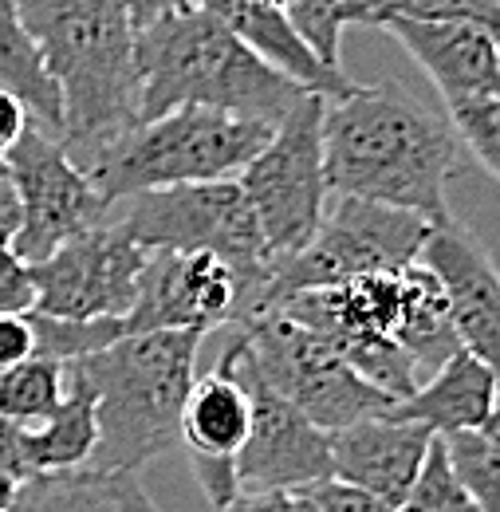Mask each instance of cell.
<instances>
[{
  "label": "cell",
  "instance_id": "obj_8",
  "mask_svg": "<svg viewBox=\"0 0 500 512\" xmlns=\"http://www.w3.org/2000/svg\"><path fill=\"white\" fill-rule=\"evenodd\" d=\"M119 225L142 249L221 256L245 284L241 312L260 296V288L272 276V256L264 245L260 221L237 178L134 193Z\"/></svg>",
  "mask_w": 500,
  "mask_h": 512
},
{
  "label": "cell",
  "instance_id": "obj_35",
  "mask_svg": "<svg viewBox=\"0 0 500 512\" xmlns=\"http://www.w3.org/2000/svg\"><path fill=\"white\" fill-rule=\"evenodd\" d=\"M28 111H24V103L16 99V95H8V91H0V162L8 158V150L20 142V134L28 130Z\"/></svg>",
  "mask_w": 500,
  "mask_h": 512
},
{
  "label": "cell",
  "instance_id": "obj_14",
  "mask_svg": "<svg viewBox=\"0 0 500 512\" xmlns=\"http://www.w3.org/2000/svg\"><path fill=\"white\" fill-rule=\"evenodd\" d=\"M252 398V426L237 453L241 493L264 489H312L331 481V434L304 418L292 402L268 386L237 379Z\"/></svg>",
  "mask_w": 500,
  "mask_h": 512
},
{
  "label": "cell",
  "instance_id": "obj_36",
  "mask_svg": "<svg viewBox=\"0 0 500 512\" xmlns=\"http://www.w3.org/2000/svg\"><path fill=\"white\" fill-rule=\"evenodd\" d=\"M123 4H126L130 24H134V32H142V28L158 24V20L174 16V12H186V8H193V0H123Z\"/></svg>",
  "mask_w": 500,
  "mask_h": 512
},
{
  "label": "cell",
  "instance_id": "obj_31",
  "mask_svg": "<svg viewBox=\"0 0 500 512\" xmlns=\"http://www.w3.org/2000/svg\"><path fill=\"white\" fill-rule=\"evenodd\" d=\"M36 355H40V331H36L32 312L0 316V375Z\"/></svg>",
  "mask_w": 500,
  "mask_h": 512
},
{
  "label": "cell",
  "instance_id": "obj_29",
  "mask_svg": "<svg viewBox=\"0 0 500 512\" xmlns=\"http://www.w3.org/2000/svg\"><path fill=\"white\" fill-rule=\"evenodd\" d=\"M343 0H296L288 8L292 28L304 36V44L312 48L315 56L327 67H339V36H343Z\"/></svg>",
  "mask_w": 500,
  "mask_h": 512
},
{
  "label": "cell",
  "instance_id": "obj_42",
  "mask_svg": "<svg viewBox=\"0 0 500 512\" xmlns=\"http://www.w3.org/2000/svg\"><path fill=\"white\" fill-rule=\"evenodd\" d=\"M493 4H497V8H500V0H493Z\"/></svg>",
  "mask_w": 500,
  "mask_h": 512
},
{
  "label": "cell",
  "instance_id": "obj_28",
  "mask_svg": "<svg viewBox=\"0 0 500 512\" xmlns=\"http://www.w3.org/2000/svg\"><path fill=\"white\" fill-rule=\"evenodd\" d=\"M398 512H481L477 501L449 473V461H445V449H441L438 438H434V449H430L414 489L406 493V501L398 505Z\"/></svg>",
  "mask_w": 500,
  "mask_h": 512
},
{
  "label": "cell",
  "instance_id": "obj_7",
  "mask_svg": "<svg viewBox=\"0 0 500 512\" xmlns=\"http://www.w3.org/2000/svg\"><path fill=\"white\" fill-rule=\"evenodd\" d=\"M426 233H430V217L363 201V197H335L327 201L323 225L312 241L288 260H272L268 284L237 320L260 316L296 292L335 288L375 272H402L418 264Z\"/></svg>",
  "mask_w": 500,
  "mask_h": 512
},
{
  "label": "cell",
  "instance_id": "obj_10",
  "mask_svg": "<svg viewBox=\"0 0 500 512\" xmlns=\"http://www.w3.org/2000/svg\"><path fill=\"white\" fill-rule=\"evenodd\" d=\"M146 260L150 249H142L119 221L83 229L40 264H32V312L67 323L123 320L138 300Z\"/></svg>",
  "mask_w": 500,
  "mask_h": 512
},
{
  "label": "cell",
  "instance_id": "obj_41",
  "mask_svg": "<svg viewBox=\"0 0 500 512\" xmlns=\"http://www.w3.org/2000/svg\"><path fill=\"white\" fill-rule=\"evenodd\" d=\"M4 174H8V166H4V162H0V178H4Z\"/></svg>",
  "mask_w": 500,
  "mask_h": 512
},
{
  "label": "cell",
  "instance_id": "obj_19",
  "mask_svg": "<svg viewBox=\"0 0 500 512\" xmlns=\"http://www.w3.org/2000/svg\"><path fill=\"white\" fill-rule=\"evenodd\" d=\"M500 379L469 351H457L441 363L434 375H426L418 390L390 406L394 418L426 426L434 438L481 430L493 402H497Z\"/></svg>",
  "mask_w": 500,
  "mask_h": 512
},
{
  "label": "cell",
  "instance_id": "obj_40",
  "mask_svg": "<svg viewBox=\"0 0 500 512\" xmlns=\"http://www.w3.org/2000/svg\"><path fill=\"white\" fill-rule=\"evenodd\" d=\"M264 4H272V8H280V12H288L296 0H264Z\"/></svg>",
  "mask_w": 500,
  "mask_h": 512
},
{
  "label": "cell",
  "instance_id": "obj_1",
  "mask_svg": "<svg viewBox=\"0 0 500 512\" xmlns=\"http://www.w3.org/2000/svg\"><path fill=\"white\" fill-rule=\"evenodd\" d=\"M323 174L331 197H363L434 221L449 213L445 190L461 174V142L402 83H355L323 107Z\"/></svg>",
  "mask_w": 500,
  "mask_h": 512
},
{
  "label": "cell",
  "instance_id": "obj_22",
  "mask_svg": "<svg viewBox=\"0 0 500 512\" xmlns=\"http://www.w3.org/2000/svg\"><path fill=\"white\" fill-rule=\"evenodd\" d=\"M99 446V422H95V390L91 383L67 363V394L60 410L40 422L24 426V453L28 469L36 473H60V469H79L91 461Z\"/></svg>",
  "mask_w": 500,
  "mask_h": 512
},
{
  "label": "cell",
  "instance_id": "obj_6",
  "mask_svg": "<svg viewBox=\"0 0 500 512\" xmlns=\"http://www.w3.org/2000/svg\"><path fill=\"white\" fill-rule=\"evenodd\" d=\"M217 371L268 386L327 434L394 406V398L363 383L323 335L280 312L237 320V335L225 343Z\"/></svg>",
  "mask_w": 500,
  "mask_h": 512
},
{
  "label": "cell",
  "instance_id": "obj_37",
  "mask_svg": "<svg viewBox=\"0 0 500 512\" xmlns=\"http://www.w3.org/2000/svg\"><path fill=\"white\" fill-rule=\"evenodd\" d=\"M20 197H16V186L8 182V174L0 178V249H12L16 237H20Z\"/></svg>",
  "mask_w": 500,
  "mask_h": 512
},
{
  "label": "cell",
  "instance_id": "obj_39",
  "mask_svg": "<svg viewBox=\"0 0 500 512\" xmlns=\"http://www.w3.org/2000/svg\"><path fill=\"white\" fill-rule=\"evenodd\" d=\"M481 434H485L493 446H500V390H497V402H493V410H489V418H485V426H481Z\"/></svg>",
  "mask_w": 500,
  "mask_h": 512
},
{
  "label": "cell",
  "instance_id": "obj_12",
  "mask_svg": "<svg viewBox=\"0 0 500 512\" xmlns=\"http://www.w3.org/2000/svg\"><path fill=\"white\" fill-rule=\"evenodd\" d=\"M241 304H245V284L221 256L150 249L138 300L119 323L123 335L209 331L237 320Z\"/></svg>",
  "mask_w": 500,
  "mask_h": 512
},
{
  "label": "cell",
  "instance_id": "obj_15",
  "mask_svg": "<svg viewBox=\"0 0 500 512\" xmlns=\"http://www.w3.org/2000/svg\"><path fill=\"white\" fill-rule=\"evenodd\" d=\"M249 426L252 398L233 375L213 367L209 375L193 379L186 410H182V446L213 512L225 509L241 493L237 453L249 438Z\"/></svg>",
  "mask_w": 500,
  "mask_h": 512
},
{
  "label": "cell",
  "instance_id": "obj_13",
  "mask_svg": "<svg viewBox=\"0 0 500 512\" xmlns=\"http://www.w3.org/2000/svg\"><path fill=\"white\" fill-rule=\"evenodd\" d=\"M441 284L461 347L500 379V268L489 245L453 213L434 217L418 256Z\"/></svg>",
  "mask_w": 500,
  "mask_h": 512
},
{
  "label": "cell",
  "instance_id": "obj_16",
  "mask_svg": "<svg viewBox=\"0 0 500 512\" xmlns=\"http://www.w3.org/2000/svg\"><path fill=\"white\" fill-rule=\"evenodd\" d=\"M434 434L418 422H402L390 410L359 418L331 434V481L355 485L386 505H402L414 489Z\"/></svg>",
  "mask_w": 500,
  "mask_h": 512
},
{
  "label": "cell",
  "instance_id": "obj_5",
  "mask_svg": "<svg viewBox=\"0 0 500 512\" xmlns=\"http://www.w3.org/2000/svg\"><path fill=\"white\" fill-rule=\"evenodd\" d=\"M272 123L205 107H178L119 134L91 166L107 205L134 193L237 178L272 138Z\"/></svg>",
  "mask_w": 500,
  "mask_h": 512
},
{
  "label": "cell",
  "instance_id": "obj_18",
  "mask_svg": "<svg viewBox=\"0 0 500 512\" xmlns=\"http://www.w3.org/2000/svg\"><path fill=\"white\" fill-rule=\"evenodd\" d=\"M193 8H205L209 16H217L229 32H237L252 52L268 67H276L284 79H292L296 87L323 95V99H343L355 83L327 67L312 48L304 44V36L292 28L288 12L264 4V0H193Z\"/></svg>",
  "mask_w": 500,
  "mask_h": 512
},
{
  "label": "cell",
  "instance_id": "obj_20",
  "mask_svg": "<svg viewBox=\"0 0 500 512\" xmlns=\"http://www.w3.org/2000/svg\"><path fill=\"white\" fill-rule=\"evenodd\" d=\"M12 512H158L138 473H111L95 465L36 473L20 485Z\"/></svg>",
  "mask_w": 500,
  "mask_h": 512
},
{
  "label": "cell",
  "instance_id": "obj_17",
  "mask_svg": "<svg viewBox=\"0 0 500 512\" xmlns=\"http://www.w3.org/2000/svg\"><path fill=\"white\" fill-rule=\"evenodd\" d=\"M422 67L445 107L500 95V36L461 20H390L382 24Z\"/></svg>",
  "mask_w": 500,
  "mask_h": 512
},
{
  "label": "cell",
  "instance_id": "obj_2",
  "mask_svg": "<svg viewBox=\"0 0 500 512\" xmlns=\"http://www.w3.org/2000/svg\"><path fill=\"white\" fill-rule=\"evenodd\" d=\"M63 99L60 146L91 166L119 134L138 127L134 24L123 0H16Z\"/></svg>",
  "mask_w": 500,
  "mask_h": 512
},
{
  "label": "cell",
  "instance_id": "obj_25",
  "mask_svg": "<svg viewBox=\"0 0 500 512\" xmlns=\"http://www.w3.org/2000/svg\"><path fill=\"white\" fill-rule=\"evenodd\" d=\"M343 28H382L390 20H461L500 36V8L493 0H343Z\"/></svg>",
  "mask_w": 500,
  "mask_h": 512
},
{
  "label": "cell",
  "instance_id": "obj_4",
  "mask_svg": "<svg viewBox=\"0 0 500 512\" xmlns=\"http://www.w3.org/2000/svg\"><path fill=\"white\" fill-rule=\"evenodd\" d=\"M201 339L205 331H142L71 363L95 390L99 446L87 465L138 473L182 446V410L197 379Z\"/></svg>",
  "mask_w": 500,
  "mask_h": 512
},
{
  "label": "cell",
  "instance_id": "obj_24",
  "mask_svg": "<svg viewBox=\"0 0 500 512\" xmlns=\"http://www.w3.org/2000/svg\"><path fill=\"white\" fill-rule=\"evenodd\" d=\"M67 394V363L56 359H24L20 367L0 375V418L16 426H40L60 410Z\"/></svg>",
  "mask_w": 500,
  "mask_h": 512
},
{
  "label": "cell",
  "instance_id": "obj_11",
  "mask_svg": "<svg viewBox=\"0 0 500 512\" xmlns=\"http://www.w3.org/2000/svg\"><path fill=\"white\" fill-rule=\"evenodd\" d=\"M8 182L20 197V237H16V256L28 264H40L48 253H56L63 241H71L83 229L103 225L107 217V197L95 190L91 174L71 162L52 134L32 127L20 134V142L4 158Z\"/></svg>",
  "mask_w": 500,
  "mask_h": 512
},
{
  "label": "cell",
  "instance_id": "obj_3",
  "mask_svg": "<svg viewBox=\"0 0 500 512\" xmlns=\"http://www.w3.org/2000/svg\"><path fill=\"white\" fill-rule=\"evenodd\" d=\"M134 67L138 123L178 107H205L276 127L304 95H312L264 64L205 8L174 12L134 32Z\"/></svg>",
  "mask_w": 500,
  "mask_h": 512
},
{
  "label": "cell",
  "instance_id": "obj_38",
  "mask_svg": "<svg viewBox=\"0 0 500 512\" xmlns=\"http://www.w3.org/2000/svg\"><path fill=\"white\" fill-rule=\"evenodd\" d=\"M20 477H12L8 469H0V512H12V505H16V493H20Z\"/></svg>",
  "mask_w": 500,
  "mask_h": 512
},
{
  "label": "cell",
  "instance_id": "obj_9",
  "mask_svg": "<svg viewBox=\"0 0 500 512\" xmlns=\"http://www.w3.org/2000/svg\"><path fill=\"white\" fill-rule=\"evenodd\" d=\"M323 107V95H304L237 174L272 260L296 256L323 225L331 201L323 174Z\"/></svg>",
  "mask_w": 500,
  "mask_h": 512
},
{
  "label": "cell",
  "instance_id": "obj_21",
  "mask_svg": "<svg viewBox=\"0 0 500 512\" xmlns=\"http://www.w3.org/2000/svg\"><path fill=\"white\" fill-rule=\"evenodd\" d=\"M0 91L16 95L32 119V127L52 134L60 142L63 134V99L56 79L48 75L44 56L32 40V32L20 20L16 0H0Z\"/></svg>",
  "mask_w": 500,
  "mask_h": 512
},
{
  "label": "cell",
  "instance_id": "obj_27",
  "mask_svg": "<svg viewBox=\"0 0 500 512\" xmlns=\"http://www.w3.org/2000/svg\"><path fill=\"white\" fill-rule=\"evenodd\" d=\"M449 127L457 134V142L481 162V170H489V178L500 182V95L453 107Z\"/></svg>",
  "mask_w": 500,
  "mask_h": 512
},
{
  "label": "cell",
  "instance_id": "obj_33",
  "mask_svg": "<svg viewBox=\"0 0 500 512\" xmlns=\"http://www.w3.org/2000/svg\"><path fill=\"white\" fill-rule=\"evenodd\" d=\"M308 493L319 505V512H398L394 505L378 501V497L355 489V485H343V481H319Z\"/></svg>",
  "mask_w": 500,
  "mask_h": 512
},
{
  "label": "cell",
  "instance_id": "obj_23",
  "mask_svg": "<svg viewBox=\"0 0 500 512\" xmlns=\"http://www.w3.org/2000/svg\"><path fill=\"white\" fill-rule=\"evenodd\" d=\"M402 316H398V331H394V343L414 359V367L426 375H434L441 363L461 347V335L453 327V312H449V300L441 292V284L434 280V272L418 260L402 272Z\"/></svg>",
  "mask_w": 500,
  "mask_h": 512
},
{
  "label": "cell",
  "instance_id": "obj_30",
  "mask_svg": "<svg viewBox=\"0 0 500 512\" xmlns=\"http://www.w3.org/2000/svg\"><path fill=\"white\" fill-rule=\"evenodd\" d=\"M36 308V284L32 264L20 260L16 249H0V316L32 312Z\"/></svg>",
  "mask_w": 500,
  "mask_h": 512
},
{
  "label": "cell",
  "instance_id": "obj_32",
  "mask_svg": "<svg viewBox=\"0 0 500 512\" xmlns=\"http://www.w3.org/2000/svg\"><path fill=\"white\" fill-rule=\"evenodd\" d=\"M217 512H319L308 489H264V493H237Z\"/></svg>",
  "mask_w": 500,
  "mask_h": 512
},
{
  "label": "cell",
  "instance_id": "obj_34",
  "mask_svg": "<svg viewBox=\"0 0 500 512\" xmlns=\"http://www.w3.org/2000/svg\"><path fill=\"white\" fill-rule=\"evenodd\" d=\"M0 469H8L12 477L28 481L32 469H28V453H24V426L0 418Z\"/></svg>",
  "mask_w": 500,
  "mask_h": 512
},
{
  "label": "cell",
  "instance_id": "obj_26",
  "mask_svg": "<svg viewBox=\"0 0 500 512\" xmlns=\"http://www.w3.org/2000/svg\"><path fill=\"white\" fill-rule=\"evenodd\" d=\"M457 485L477 501L481 512H500V446H493L481 430L438 438Z\"/></svg>",
  "mask_w": 500,
  "mask_h": 512
}]
</instances>
